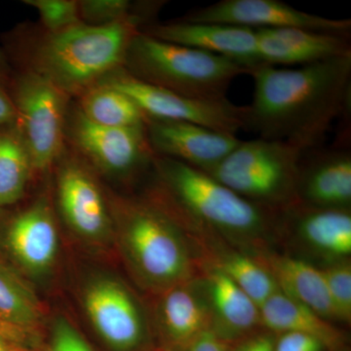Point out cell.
I'll return each instance as SVG.
<instances>
[{"instance_id": "cell-1", "label": "cell", "mask_w": 351, "mask_h": 351, "mask_svg": "<svg viewBox=\"0 0 351 351\" xmlns=\"http://www.w3.org/2000/svg\"><path fill=\"white\" fill-rule=\"evenodd\" d=\"M248 75L254 94L245 130L304 152L318 149L332 122L350 106L351 55L297 69L260 64Z\"/></svg>"}, {"instance_id": "cell-2", "label": "cell", "mask_w": 351, "mask_h": 351, "mask_svg": "<svg viewBox=\"0 0 351 351\" xmlns=\"http://www.w3.org/2000/svg\"><path fill=\"white\" fill-rule=\"evenodd\" d=\"M157 184L145 199L186 233L196 250L221 242L252 256L267 252V239L281 226V211L242 197L195 167L154 156Z\"/></svg>"}, {"instance_id": "cell-3", "label": "cell", "mask_w": 351, "mask_h": 351, "mask_svg": "<svg viewBox=\"0 0 351 351\" xmlns=\"http://www.w3.org/2000/svg\"><path fill=\"white\" fill-rule=\"evenodd\" d=\"M143 21L134 18L108 25L80 23L47 32L34 49L32 71L68 96L82 95L123 66L129 44Z\"/></svg>"}, {"instance_id": "cell-4", "label": "cell", "mask_w": 351, "mask_h": 351, "mask_svg": "<svg viewBox=\"0 0 351 351\" xmlns=\"http://www.w3.org/2000/svg\"><path fill=\"white\" fill-rule=\"evenodd\" d=\"M119 223L122 248L145 287L160 294L200 276L202 263L191 240L149 200L124 203Z\"/></svg>"}, {"instance_id": "cell-5", "label": "cell", "mask_w": 351, "mask_h": 351, "mask_svg": "<svg viewBox=\"0 0 351 351\" xmlns=\"http://www.w3.org/2000/svg\"><path fill=\"white\" fill-rule=\"evenodd\" d=\"M123 66L140 82L203 100L226 99L233 80L250 71L228 58L166 43L142 31L129 44Z\"/></svg>"}, {"instance_id": "cell-6", "label": "cell", "mask_w": 351, "mask_h": 351, "mask_svg": "<svg viewBox=\"0 0 351 351\" xmlns=\"http://www.w3.org/2000/svg\"><path fill=\"white\" fill-rule=\"evenodd\" d=\"M302 154L299 147L281 141H241L221 162L204 173L252 202L283 211L298 203Z\"/></svg>"}, {"instance_id": "cell-7", "label": "cell", "mask_w": 351, "mask_h": 351, "mask_svg": "<svg viewBox=\"0 0 351 351\" xmlns=\"http://www.w3.org/2000/svg\"><path fill=\"white\" fill-rule=\"evenodd\" d=\"M101 82L127 95L147 119L188 122L235 136L245 130L247 106L235 105L226 98L203 100L182 96L140 82L121 69Z\"/></svg>"}, {"instance_id": "cell-8", "label": "cell", "mask_w": 351, "mask_h": 351, "mask_svg": "<svg viewBox=\"0 0 351 351\" xmlns=\"http://www.w3.org/2000/svg\"><path fill=\"white\" fill-rule=\"evenodd\" d=\"M68 95L34 71L25 73L15 91L21 137L29 152L32 168L46 170L63 151Z\"/></svg>"}, {"instance_id": "cell-9", "label": "cell", "mask_w": 351, "mask_h": 351, "mask_svg": "<svg viewBox=\"0 0 351 351\" xmlns=\"http://www.w3.org/2000/svg\"><path fill=\"white\" fill-rule=\"evenodd\" d=\"M73 145L95 166L114 176L131 177L154 163L145 126L115 128L99 125L87 119L80 110L66 121Z\"/></svg>"}, {"instance_id": "cell-10", "label": "cell", "mask_w": 351, "mask_h": 351, "mask_svg": "<svg viewBox=\"0 0 351 351\" xmlns=\"http://www.w3.org/2000/svg\"><path fill=\"white\" fill-rule=\"evenodd\" d=\"M184 22L239 25L252 29H302L350 36L351 20L330 19L278 0H221L189 13Z\"/></svg>"}, {"instance_id": "cell-11", "label": "cell", "mask_w": 351, "mask_h": 351, "mask_svg": "<svg viewBox=\"0 0 351 351\" xmlns=\"http://www.w3.org/2000/svg\"><path fill=\"white\" fill-rule=\"evenodd\" d=\"M88 317L101 339L117 351L142 345L145 325L142 311L125 286L112 278H99L84 293Z\"/></svg>"}, {"instance_id": "cell-12", "label": "cell", "mask_w": 351, "mask_h": 351, "mask_svg": "<svg viewBox=\"0 0 351 351\" xmlns=\"http://www.w3.org/2000/svg\"><path fill=\"white\" fill-rule=\"evenodd\" d=\"M145 132L156 156L174 159L206 172L241 142L237 136L167 120L147 119Z\"/></svg>"}, {"instance_id": "cell-13", "label": "cell", "mask_w": 351, "mask_h": 351, "mask_svg": "<svg viewBox=\"0 0 351 351\" xmlns=\"http://www.w3.org/2000/svg\"><path fill=\"white\" fill-rule=\"evenodd\" d=\"M141 31L166 43L228 58L248 69L261 63L255 29L239 25L175 21L147 25Z\"/></svg>"}, {"instance_id": "cell-14", "label": "cell", "mask_w": 351, "mask_h": 351, "mask_svg": "<svg viewBox=\"0 0 351 351\" xmlns=\"http://www.w3.org/2000/svg\"><path fill=\"white\" fill-rule=\"evenodd\" d=\"M302 154L297 184L298 203L350 210L351 154L348 149H318Z\"/></svg>"}, {"instance_id": "cell-15", "label": "cell", "mask_w": 351, "mask_h": 351, "mask_svg": "<svg viewBox=\"0 0 351 351\" xmlns=\"http://www.w3.org/2000/svg\"><path fill=\"white\" fill-rule=\"evenodd\" d=\"M255 31L258 59L270 66H306L351 55L348 36L302 29Z\"/></svg>"}, {"instance_id": "cell-16", "label": "cell", "mask_w": 351, "mask_h": 351, "mask_svg": "<svg viewBox=\"0 0 351 351\" xmlns=\"http://www.w3.org/2000/svg\"><path fill=\"white\" fill-rule=\"evenodd\" d=\"M58 197L64 219L78 235L93 241L108 237L112 226L110 214L100 189L84 168L75 163L62 168Z\"/></svg>"}, {"instance_id": "cell-17", "label": "cell", "mask_w": 351, "mask_h": 351, "mask_svg": "<svg viewBox=\"0 0 351 351\" xmlns=\"http://www.w3.org/2000/svg\"><path fill=\"white\" fill-rule=\"evenodd\" d=\"M199 277L213 317L211 330L219 338L239 341L262 325L260 307L230 277L206 265Z\"/></svg>"}, {"instance_id": "cell-18", "label": "cell", "mask_w": 351, "mask_h": 351, "mask_svg": "<svg viewBox=\"0 0 351 351\" xmlns=\"http://www.w3.org/2000/svg\"><path fill=\"white\" fill-rule=\"evenodd\" d=\"M281 223L314 253L343 261L351 254L350 210L328 209L295 203L281 211Z\"/></svg>"}, {"instance_id": "cell-19", "label": "cell", "mask_w": 351, "mask_h": 351, "mask_svg": "<svg viewBox=\"0 0 351 351\" xmlns=\"http://www.w3.org/2000/svg\"><path fill=\"white\" fill-rule=\"evenodd\" d=\"M7 248L32 274L51 269L56 260L59 237L50 207L43 201L17 215L7 228Z\"/></svg>"}, {"instance_id": "cell-20", "label": "cell", "mask_w": 351, "mask_h": 351, "mask_svg": "<svg viewBox=\"0 0 351 351\" xmlns=\"http://www.w3.org/2000/svg\"><path fill=\"white\" fill-rule=\"evenodd\" d=\"M199 276L160 293L157 319L173 345L188 348L202 332L212 329L211 308Z\"/></svg>"}, {"instance_id": "cell-21", "label": "cell", "mask_w": 351, "mask_h": 351, "mask_svg": "<svg viewBox=\"0 0 351 351\" xmlns=\"http://www.w3.org/2000/svg\"><path fill=\"white\" fill-rule=\"evenodd\" d=\"M276 281L277 288L328 321L336 320L322 270L301 258L269 252L255 256Z\"/></svg>"}, {"instance_id": "cell-22", "label": "cell", "mask_w": 351, "mask_h": 351, "mask_svg": "<svg viewBox=\"0 0 351 351\" xmlns=\"http://www.w3.org/2000/svg\"><path fill=\"white\" fill-rule=\"evenodd\" d=\"M262 326L271 332H301L319 339L330 350L343 345V335L330 321L277 290L260 307Z\"/></svg>"}, {"instance_id": "cell-23", "label": "cell", "mask_w": 351, "mask_h": 351, "mask_svg": "<svg viewBox=\"0 0 351 351\" xmlns=\"http://www.w3.org/2000/svg\"><path fill=\"white\" fill-rule=\"evenodd\" d=\"M202 265L221 270L258 307L278 290L271 274L262 263L230 245L219 244L208 249L202 255Z\"/></svg>"}, {"instance_id": "cell-24", "label": "cell", "mask_w": 351, "mask_h": 351, "mask_svg": "<svg viewBox=\"0 0 351 351\" xmlns=\"http://www.w3.org/2000/svg\"><path fill=\"white\" fill-rule=\"evenodd\" d=\"M80 112L99 125L115 128L145 126L147 119L127 95L99 82L80 95Z\"/></svg>"}, {"instance_id": "cell-25", "label": "cell", "mask_w": 351, "mask_h": 351, "mask_svg": "<svg viewBox=\"0 0 351 351\" xmlns=\"http://www.w3.org/2000/svg\"><path fill=\"white\" fill-rule=\"evenodd\" d=\"M43 318V307L19 274L0 262V322L14 329L34 326Z\"/></svg>"}, {"instance_id": "cell-26", "label": "cell", "mask_w": 351, "mask_h": 351, "mask_svg": "<svg viewBox=\"0 0 351 351\" xmlns=\"http://www.w3.org/2000/svg\"><path fill=\"white\" fill-rule=\"evenodd\" d=\"M32 168L21 135L0 133V206L15 204L24 196Z\"/></svg>"}, {"instance_id": "cell-27", "label": "cell", "mask_w": 351, "mask_h": 351, "mask_svg": "<svg viewBox=\"0 0 351 351\" xmlns=\"http://www.w3.org/2000/svg\"><path fill=\"white\" fill-rule=\"evenodd\" d=\"M82 22L90 25H108L134 18L145 20V10L137 12L128 0H84L78 1Z\"/></svg>"}, {"instance_id": "cell-28", "label": "cell", "mask_w": 351, "mask_h": 351, "mask_svg": "<svg viewBox=\"0 0 351 351\" xmlns=\"http://www.w3.org/2000/svg\"><path fill=\"white\" fill-rule=\"evenodd\" d=\"M322 270L328 293L331 300L335 318L350 323L351 320V265L339 261Z\"/></svg>"}, {"instance_id": "cell-29", "label": "cell", "mask_w": 351, "mask_h": 351, "mask_svg": "<svg viewBox=\"0 0 351 351\" xmlns=\"http://www.w3.org/2000/svg\"><path fill=\"white\" fill-rule=\"evenodd\" d=\"M25 4L38 11L47 32H56L80 24L78 1L73 0H25Z\"/></svg>"}, {"instance_id": "cell-30", "label": "cell", "mask_w": 351, "mask_h": 351, "mask_svg": "<svg viewBox=\"0 0 351 351\" xmlns=\"http://www.w3.org/2000/svg\"><path fill=\"white\" fill-rule=\"evenodd\" d=\"M51 351H93L80 332L66 318L55 321Z\"/></svg>"}, {"instance_id": "cell-31", "label": "cell", "mask_w": 351, "mask_h": 351, "mask_svg": "<svg viewBox=\"0 0 351 351\" xmlns=\"http://www.w3.org/2000/svg\"><path fill=\"white\" fill-rule=\"evenodd\" d=\"M276 339L274 351H323L325 346L314 337L301 332H282Z\"/></svg>"}, {"instance_id": "cell-32", "label": "cell", "mask_w": 351, "mask_h": 351, "mask_svg": "<svg viewBox=\"0 0 351 351\" xmlns=\"http://www.w3.org/2000/svg\"><path fill=\"white\" fill-rule=\"evenodd\" d=\"M276 337L271 332H258L248 335L239 339V345L230 351H274Z\"/></svg>"}, {"instance_id": "cell-33", "label": "cell", "mask_w": 351, "mask_h": 351, "mask_svg": "<svg viewBox=\"0 0 351 351\" xmlns=\"http://www.w3.org/2000/svg\"><path fill=\"white\" fill-rule=\"evenodd\" d=\"M230 343L219 338L212 330L202 332L186 348L188 351H230Z\"/></svg>"}, {"instance_id": "cell-34", "label": "cell", "mask_w": 351, "mask_h": 351, "mask_svg": "<svg viewBox=\"0 0 351 351\" xmlns=\"http://www.w3.org/2000/svg\"><path fill=\"white\" fill-rule=\"evenodd\" d=\"M15 119H17L15 106L6 94L0 89V126L11 123Z\"/></svg>"}, {"instance_id": "cell-35", "label": "cell", "mask_w": 351, "mask_h": 351, "mask_svg": "<svg viewBox=\"0 0 351 351\" xmlns=\"http://www.w3.org/2000/svg\"><path fill=\"white\" fill-rule=\"evenodd\" d=\"M15 331L16 329H14V328L7 326V325L0 322V335L4 337V338H5L6 336L13 337Z\"/></svg>"}, {"instance_id": "cell-36", "label": "cell", "mask_w": 351, "mask_h": 351, "mask_svg": "<svg viewBox=\"0 0 351 351\" xmlns=\"http://www.w3.org/2000/svg\"><path fill=\"white\" fill-rule=\"evenodd\" d=\"M0 351H7V346L4 337L0 335Z\"/></svg>"}]
</instances>
